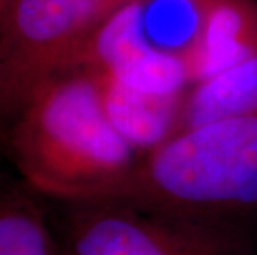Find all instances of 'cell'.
I'll use <instances>...</instances> for the list:
<instances>
[{"instance_id": "2", "label": "cell", "mask_w": 257, "mask_h": 255, "mask_svg": "<svg viewBox=\"0 0 257 255\" xmlns=\"http://www.w3.org/2000/svg\"><path fill=\"white\" fill-rule=\"evenodd\" d=\"M255 42L252 0H126L101 22L72 67H90L141 90L181 93Z\"/></svg>"}, {"instance_id": "6", "label": "cell", "mask_w": 257, "mask_h": 255, "mask_svg": "<svg viewBox=\"0 0 257 255\" xmlns=\"http://www.w3.org/2000/svg\"><path fill=\"white\" fill-rule=\"evenodd\" d=\"M98 75L113 124L141 154L179 131L184 91L161 93L141 90L106 73L98 72Z\"/></svg>"}, {"instance_id": "9", "label": "cell", "mask_w": 257, "mask_h": 255, "mask_svg": "<svg viewBox=\"0 0 257 255\" xmlns=\"http://www.w3.org/2000/svg\"><path fill=\"white\" fill-rule=\"evenodd\" d=\"M7 4H9V0H0V20H2L5 9H7Z\"/></svg>"}, {"instance_id": "3", "label": "cell", "mask_w": 257, "mask_h": 255, "mask_svg": "<svg viewBox=\"0 0 257 255\" xmlns=\"http://www.w3.org/2000/svg\"><path fill=\"white\" fill-rule=\"evenodd\" d=\"M111 202L194 217L257 205V116L179 129L141 156Z\"/></svg>"}, {"instance_id": "8", "label": "cell", "mask_w": 257, "mask_h": 255, "mask_svg": "<svg viewBox=\"0 0 257 255\" xmlns=\"http://www.w3.org/2000/svg\"><path fill=\"white\" fill-rule=\"evenodd\" d=\"M43 200L25 182L0 184V255H62Z\"/></svg>"}, {"instance_id": "1", "label": "cell", "mask_w": 257, "mask_h": 255, "mask_svg": "<svg viewBox=\"0 0 257 255\" xmlns=\"http://www.w3.org/2000/svg\"><path fill=\"white\" fill-rule=\"evenodd\" d=\"M0 148L22 182L48 200H113L141 159L106 111L101 80L65 68L0 121Z\"/></svg>"}, {"instance_id": "7", "label": "cell", "mask_w": 257, "mask_h": 255, "mask_svg": "<svg viewBox=\"0 0 257 255\" xmlns=\"http://www.w3.org/2000/svg\"><path fill=\"white\" fill-rule=\"evenodd\" d=\"M257 116V42L184 91L179 129Z\"/></svg>"}, {"instance_id": "5", "label": "cell", "mask_w": 257, "mask_h": 255, "mask_svg": "<svg viewBox=\"0 0 257 255\" xmlns=\"http://www.w3.org/2000/svg\"><path fill=\"white\" fill-rule=\"evenodd\" d=\"M55 202L62 255H236L227 230L194 215L111 200Z\"/></svg>"}, {"instance_id": "10", "label": "cell", "mask_w": 257, "mask_h": 255, "mask_svg": "<svg viewBox=\"0 0 257 255\" xmlns=\"http://www.w3.org/2000/svg\"><path fill=\"white\" fill-rule=\"evenodd\" d=\"M111 2H113L114 5H121V4L126 2V0H111Z\"/></svg>"}, {"instance_id": "4", "label": "cell", "mask_w": 257, "mask_h": 255, "mask_svg": "<svg viewBox=\"0 0 257 255\" xmlns=\"http://www.w3.org/2000/svg\"><path fill=\"white\" fill-rule=\"evenodd\" d=\"M116 7L111 0H9L0 20V121L72 67Z\"/></svg>"}]
</instances>
